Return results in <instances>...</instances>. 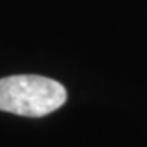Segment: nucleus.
Instances as JSON below:
<instances>
[{
  "label": "nucleus",
  "instance_id": "nucleus-1",
  "mask_svg": "<svg viewBox=\"0 0 147 147\" xmlns=\"http://www.w3.org/2000/svg\"><path fill=\"white\" fill-rule=\"evenodd\" d=\"M66 89L42 75H11L0 78V111L24 117H42L66 102Z\"/></svg>",
  "mask_w": 147,
  "mask_h": 147
}]
</instances>
